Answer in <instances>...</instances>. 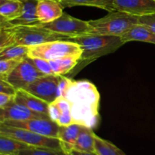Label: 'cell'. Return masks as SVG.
<instances>
[{"label":"cell","mask_w":155,"mask_h":155,"mask_svg":"<svg viewBox=\"0 0 155 155\" xmlns=\"http://www.w3.org/2000/svg\"><path fill=\"white\" fill-rule=\"evenodd\" d=\"M64 97L71 104L74 124L95 129L99 124L100 94L88 80H73Z\"/></svg>","instance_id":"obj_1"},{"label":"cell","mask_w":155,"mask_h":155,"mask_svg":"<svg viewBox=\"0 0 155 155\" xmlns=\"http://www.w3.org/2000/svg\"><path fill=\"white\" fill-rule=\"evenodd\" d=\"M71 41L77 42L83 49L78 64L74 69L75 74L96 59L114 52L125 44L120 36L91 33L72 37Z\"/></svg>","instance_id":"obj_2"},{"label":"cell","mask_w":155,"mask_h":155,"mask_svg":"<svg viewBox=\"0 0 155 155\" xmlns=\"http://www.w3.org/2000/svg\"><path fill=\"white\" fill-rule=\"evenodd\" d=\"M139 17L125 12L113 11L96 20L89 21L91 34L120 36L124 35L133 26L139 24Z\"/></svg>","instance_id":"obj_3"},{"label":"cell","mask_w":155,"mask_h":155,"mask_svg":"<svg viewBox=\"0 0 155 155\" xmlns=\"http://www.w3.org/2000/svg\"><path fill=\"white\" fill-rule=\"evenodd\" d=\"M15 45L33 46L55 40H71V37L53 32L39 25L12 26Z\"/></svg>","instance_id":"obj_4"},{"label":"cell","mask_w":155,"mask_h":155,"mask_svg":"<svg viewBox=\"0 0 155 155\" xmlns=\"http://www.w3.org/2000/svg\"><path fill=\"white\" fill-rule=\"evenodd\" d=\"M82 53L83 49L77 42L71 40H55L30 46L27 57L51 61L71 54H82Z\"/></svg>","instance_id":"obj_5"},{"label":"cell","mask_w":155,"mask_h":155,"mask_svg":"<svg viewBox=\"0 0 155 155\" xmlns=\"http://www.w3.org/2000/svg\"><path fill=\"white\" fill-rule=\"evenodd\" d=\"M0 135L13 138L30 147L62 150L58 138L42 136L24 129L5 125L2 123H0Z\"/></svg>","instance_id":"obj_6"},{"label":"cell","mask_w":155,"mask_h":155,"mask_svg":"<svg viewBox=\"0 0 155 155\" xmlns=\"http://www.w3.org/2000/svg\"><path fill=\"white\" fill-rule=\"evenodd\" d=\"M40 25L51 31L71 38L91 33V26L89 21L76 18L65 12L52 22Z\"/></svg>","instance_id":"obj_7"},{"label":"cell","mask_w":155,"mask_h":155,"mask_svg":"<svg viewBox=\"0 0 155 155\" xmlns=\"http://www.w3.org/2000/svg\"><path fill=\"white\" fill-rule=\"evenodd\" d=\"M61 76L55 74L42 76L32 83L25 90L50 104L58 98V88Z\"/></svg>","instance_id":"obj_8"},{"label":"cell","mask_w":155,"mask_h":155,"mask_svg":"<svg viewBox=\"0 0 155 155\" xmlns=\"http://www.w3.org/2000/svg\"><path fill=\"white\" fill-rule=\"evenodd\" d=\"M45 75L33 65L30 59L26 57L22 62L12 71L7 78V81L16 89H27L36 79Z\"/></svg>","instance_id":"obj_9"},{"label":"cell","mask_w":155,"mask_h":155,"mask_svg":"<svg viewBox=\"0 0 155 155\" xmlns=\"http://www.w3.org/2000/svg\"><path fill=\"white\" fill-rule=\"evenodd\" d=\"M2 124L17 128L24 129L48 137L58 138L59 126L50 118H34L27 120H6Z\"/></svg>","instance_id":"obj_10"},{"label":"cell","mask_w":155,"mask_h":155,"mask_svg":"<svg viewBox=\"0 0 155 155\" xmlns=\"http://www.w3.org/2000/svg\"><path fill=\"white\" fill-rule=\"evenodd\" d=\"M114 11L141 17L155 14V0H114Z\"/></svg>","instance_id":"obj_11"},{"label":"cell","mask_w":155,"mask_h":155,"mask_svg":"<svg viewBox=\"0 0 155 155\" xmlns=\"http://www.w3.org/2000/svg\"><path fill=\"white\" fill-rule=\"evenodd\" d=\"M34 118H49V117L44 114L33 111L15 101L5 108H0V123L6 120L22 121Z\"/></svg>","instance_id":"obj_12"},{"label":"cell","mask_w":155,"mask_h":155,"mask_svg":"<svg viewBox=\"0 0 155 155\" xmlns=\"http://www.w3.org/2000/svg\"><path fill=\"white\" fill-rule=\"evenodd\" d=\"M48 117L59 127L74 124L71 116V104L64 96L58 97L48 104Z\"/></svg>","instance_id":"obj_13"},{"label":"cell","mask_w":155,"mask_h":155,"mask_svg":"<svg viewBox=\"0 0 155 155\" xmlns=\"http://www.w3.org/2000/svg\"><path fill=\"white\" fill-rule=\"evenodd\" d=\"M64 7L56 0H38L36 17L41 24H48L60 18Z\"/></svg>","instance_id":"obj_14"},{"label":"cell","mask_w":155,"mask_h":155,"mask_svg":"<svg viewBox=\"0 0 155 155\" xmlns=\"http://www.w3.org/2000/svg\"><path fill=\"white\" fill-rule=\"evenodd\" d=\"M22 14L19 18L11 21L0 23V27L12 26H34L41 24L36 17L38 0H24Z\"/></svg>","instance_id":"obj_15"},{"label":"cell","mask_w":155,"mask_h":155,"mask_svg":"<svg viewBox=\"0 0 155 155\" xmlns=\"http://www.w3.org/2000/svg\"><path fill=\"white\" fill-rule=\"evenodd\" d=\"M84 126L78 124H73L65 127H59L58 139L61 143V149L69 154L74 148L77 139Z\"/></svg>","instance_id":"obj_16"},{"label":"cell","mask_w":155,"mask_h":155,"mask_svg":"<svg viewBox=\"0 0 155 155\" xmlns=\"http://www.w3.org/2000/svg\"><path fill=\"white\" fill-rule=\"evenodd\" d=\"M15 101L16 103L26 106L33 111L48 115L49 104L25 89H17Z\"/></svg>","instance_id":"obj_17"},{"label":"cell","mask_w":155,"mask_h":155,"mask_svg":"<svg viewBox=\"0 0 155 155\" xmlns=\"http://www.w3.org/2000/svg\"><path fill=\"white\" fill-rule=\"evenodd\" d=\"M120 38L124 43L135 41L155 44V33L140 24L131 27Z\"/></svg>","instance_id":"obj_18"},{"label":"cell","mask_w":155,"mask_h":155,"mask_svg":"<svg viewBox=\"0 0 155 155\" xmlns=\"http://www.w3.org/2000/svg\"><path fill=\"white\" fill-rule=\"evenodd\" d=\"M81 55L82 54H71L49 61L53 74L64 76L65 74L71 73L78 64Z\"/></svg>","instance_id":"obj_19"},{"label":"cell","mask_w":155,"mask_h":155,"mask_svg":"<svg viewBox=\"0 0 155 155\" xmlns=\"http://www.w3.org/2000/svg\"><path fill=\"white\" fill-rule=\"evenodd\" d=\"M23 2L20 0H0V23L11 21L22 14Z\"/></svg>","instance_id":"obj_20"},{"label":"cell","mask_w":155,"mask_h":155,"mask_svg":"<svg viewBox=\"0 0 155 155\" xmlns=\"http://www.w3.org/2000/svg\"><path fill=\"white\" fill-rule=\"evenodd\" d=\"M64 8L74 6H90L104 9L108 12L114 11L113 7L114 0H56Z\"/></svg>","instance_id":"obj_21"},{"label":"cell","mask_w":155,"mask_h":155,"mask_svg":"<svg viewBox=\"0 0 155 155\" xmlns=\"http://www.w3.org/2000/svg\"><path fill=\"white\" fill-rule=\"evenodd\" d=\"M95 133L92 129L84 127L77 138L74 149L83 152L95 153Z\"/></svg>","instance_id":"obj_22"},{"label":"cell","mask_w":155,"mask_h":155,"mask_svg":"<svg viewBox=\"0 0 155 155\" xmlns=\"http://www.w3.org/2000/svg\"><path fill=\"white\" fill-rule=\"evenodd\" d=\"M30 147L21 141L0 135V154L18 155L21 150Z\"/></svg>","instance_id":"obj_23"},{"label":"cell","mask_w":155,"mask_h":155,"mask_svg":"<svg viewBox=\"0 0 155 155\" xmlns=\"http://www.w3.org/2000/svg\"><path fill=\"white\" fill-rule=\"evenodd\" d=\"M95 153L98 155H127L111 142L96 134L95 136Z\"/></svg>","instance_id":"obj_24"},{"label":"cell","mask_w":155,"mask_h":155,"mask_svg":"<svg viewBox=\"0 0 155 155\" xmlns=\"http://www.w3.org/2000/svg\"><path fill=\"white\" fill-rule=\"evenodd\" d=\"M29 46L15 45L0 51V60L15 58H25L27 57Z\"/></svg>","instance_id":"obj_25"},{"label":"cell","mask_w":155,"mask_h":155,"mask_svg":"<svg viewBox=\"0 0 155 155\" xmlns=\"http://www.w3.org/2000/svg\"><path fill=\"white\" fill-rule=\"evenodd\" d=\"M24 58L0 60V80H7L11 73L24 61Z\"/></svg>","instance_id":"obj_26"},{"label":"cell","mask_w":155,"mask_h":155,"mask_svg":"<svg viewBox=\"0 0 155 155\" xmlns=\"http://www.w3.org/2000/svg\"><path fill=\"white\" fill-rule=\"evenodd\" d=\"M18 155H68L63 150L30 147L21 150Z\"/></svg>","instance_id":"obj_27"},{"label":"cell","mask_w":155,"mask_h":155,"mask_svg":"<svg viewBox=\"0 0 155 155\" xmlns=\"http://www.w3.org/2000/svg\"><path fill=\"white\" fill-rule=\"evenodd\" d=\"M13 45H15V39L12 27H0V51Z\"/></svg>","instance_id":"obj_28"},{"label":"cell","mask_w":155,"mask_h":155,"mask_svg":"<svg viewBox=\"0 0 155 155\" xmlns=\"http://www.w3.org/2000/svg\"><path fill=\"white\" fill-rule=\"evenodd\" d=\"M29 58L30 59L33 65L43 74H45V75L54 74L49 61L45 60V59L42 58Z\"/></svg>","instance_id":"obj_29"},{"label":"cell","mask_w":155,"mask_h":155,"mask_svg":"<svg viewBox=\"0 0 155 155\" xmlns=\"http://www.w3.org/2000/svg\"><path fill=\"white\" fill-rule=\"evenodd\" d=\"M139 24L145 26L155 33V14L139 17Z\"/></svg>","instance_id":"obj_30"},{"label":"cell","mask_w":155,"mask_h":155,"mask_svg":"<svg viewBox=\"0 0 155 155\" xmlns=\"http://www.w3.org/2000/svg\"><path fill=\"white\" fill-rule=\"evenodd\" d=\"M73 80H71L69 77H64V76H61L60 82L58 84V97L64 96L65 93L68 91V88L71 86Z\"/></svg>","instance_id":"obj_31"},{"label":"cell","mask_w":155,"mask_h":155,"mask_svg":"<svg viewBox=\"0 0 155 155\" xmlns=\"http://www.w3.org/2000/svg\"><path fill=\"white\" fill-rule=\"evenodd\" d=\"M17 89L10 83L5 80H0V92L2 93L15 95Z\"/></svg>","instance_id":"obj_32"},{"label":"cell","mask_w":155,"mask_h":155,"mask_svg":"<svg viewBox=\"0 0 155 155\" xmlns=\"http://www.w3.org/2000/svg\"><path fill=\"white\" fill-rule=\"evenodd\" d=\"M15 95L0 92V108H5L15 102Z\"/></svg>","instance_id":"obj_33"},{"label":"cell","mask_w":155,"mask_h":155,"mask_svg":"<svg viewBox=\"0 0 155 155\" xmlns=\"http://www.w3.org/2000/svg\"><path fill=\"white\" fill-rule=\"evenodd\" d=\"M68 155H98L95 153L92 152H83V151H77V150H72Z\"/></svg>","instance_id":"obj_34"},{"label":"cell","mask_w":155,"mask_h":155,"mask_svg":"<svg viewBox=\"0 0 155 155\" xmlns=\"http://www.w3.org/2000/svg\"><path fill=\"white\" fill-rule=\"evenodd\" d=\"M0 155H8V154H0Z\"/></svg>","instance_id":"obj_35"},{"label":"cell","mask_w":155,"mask_h":155,"mask_svg":"<svg viewBox=\"0 0 155 155\" xmlns=\"http://www.w3.org/2000/svg\"><path fill=\"white\" fill-rule=\"evenodd\" d=\"M20 1H24V0H20Z\"/></svg>","instance_id":"obj_36"}]
</instances>
